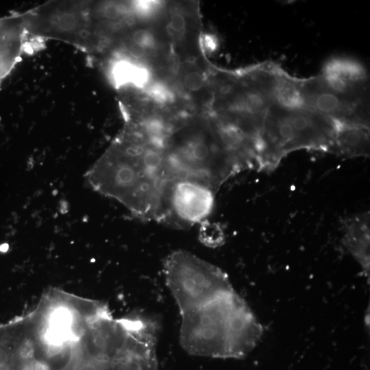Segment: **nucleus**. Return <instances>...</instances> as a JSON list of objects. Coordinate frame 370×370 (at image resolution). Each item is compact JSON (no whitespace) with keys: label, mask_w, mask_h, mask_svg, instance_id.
<instances>
[{"label":"nucleus","mask_w":370,"mask_h":370,"mask_svg":"<svg viewBox=\"0 0 370 370\" xmlns=\"http://www.w3.org/2000/svg\"><path fill=\"white\" fill-rule=\"evenodd\" d=\"M91 188L115 199L136 217L160 223L169 180L162 148L129 125L86 175Z\"/></svg>","instance_id":"f257e3e1"},{"label":"nucleus","mask_w":370,"mask_h":370,"mask_svg":"<svg viewBox=\"0 0 370 370\" xmlns=\"http://www.w3.org/2000/svg\"><path fill=\"white\" fill-rule=\"evenodd\" d=\"M181 315L180 343L191 355L241 359L258 345L263 332L234 289Z\"/></svg>","instance_id":"f03ea898"},{"label":"nucleus","mask_w":370,"mask_h":370,"mask_svg":"<svg viewBox=\"0 0 370 370\" xmlns=\"http://www.w3.org/2000/svg\"><path fill=\"white\" fill-rule=\"evenodd\" d=\"M162 151L170 182L195 181L215 193L227 180L243 171L221 142L212 121L201 126L172 125Z\"/></svg>","instance_id":"7ed1b4c3"},{"label":"nucleus","mask_w":370,"mask_h":370,"mask_svg":"<svg viewBox=\"0 0 370 370\" xmlns=\"http://www.w3.org/2000/svg\"><path fill=\"white\" fill-rule=\"evenodd\" d=\"M336 123L301 106L276 103L267 110L259 137V170L274 169L299 149L330 151Z\"/></svg>","instance_id":"20e7f679"},{"label":"nucleus","mask_w":370,"mask_h":370,"mask_svg":"<svg viewBox=\"0 0 370 370\" xmlns=\"http://www.w3.org/2000/svg\"><path fill=\"white\" fill-rule=\"evenodd\" d=\"M163 270L180 314L234 289L227 275L220 268L186 250L169 254Z\"/></svg>","instance_id":"39448f33"},{"label":"nucleus","mask_w":370,"mask_h":370,"mask_svg":"<svg viewBox=\"0 0 370 370\" xmlns=\"http://www.w3.org/2000/svg\"><path fill=\"white\" fill-rule=\"evenodd\" d=\"M295 88L300 106L336 123L369 127V102L334 90L320 75L307 79L296 78Z\"/></svg>","instance_id":"423d86ee"},{"label":"nucleus","mask_w":370,"mask_h":370,"mask_svg":"<svg viewBox=\"0 0 370 370\" xmlns=\"http://www.w3.org/2000/svg\"><path fill=\"white\" fill-rule=\"evenodd\" d=\"M215 193L199 182H169L164 193L161 222L177 228H188L207 220L214 205Z\"/></svg>","instance_id":"0eeeda50"},{"label":"nucleus","mask_w":370,"mask_h":370,"mask_svg":"<svg viewBox=\"0 0 370 370\" xmlns=\"http://www.w3.org/2000/svg\"><path fill=\"white\" fill-rule=\"evenodd\" d=\"M41 47L28 34L25 12L0 16V84L25 54Z\"/></svg>","instance_id":"6e6552de"},{"label":"nucleus","mask_w":370,"mask_h":370,"mask_svg":"<svg viewBox=\"0 0 370 370\" xmlns=\"http://www.w3.org/2000/svg\"><path fill=\"white\" fill-rule=\"evenodd\" d=\"M369 236V213L358 214L345 222L343 244L360 264L368 278L370 268Z\"/></svg>","instance_id":"1a4fd4ad"},{"label":"nucleus","mask_w":370,"mask_h":370,"mask_svg":"<svg viewBox=\"0 0 370 370\" xmlns=\"http://www.w3.org/2000/svg\"><path fill=\"white\" fill-rule=\"evenodd\" d=\"M330 149L344 157L367 156L369 153V127L336 123Z\"/></svg>","instance_id":"9d476101"},{"label":"nucleus","mask_w":370,"mask_h":370,"mask_svg":"<svg viewBox=\"0 0 370 370\" xmlns=\"http://www.w3.org/2000/svg\"><path fill=\"white\" fill-rule=\"evenodd\" d=\"M199 231L200 241L208 247H216L223 243L225 236L219 225L208 220L202 222Z\"/></svg>","instance_id":"9b49d317"},{"label":"nucleus","mask_w":370,"mask_h":370,"mask_svg":"<svg viewBox=\"0 0 370 370\" xmlns=\"http://www.w3.org/2000/svg\"><path fill=\"white\" fill-rule=\"evenodd\" d=\"M145 88L148 97L158 103H164L173 100V92L163 83L153 82L149 84Z\"/></svg>","instance_id":"f8f14e48"},{"label":"nucleus","mask_w":370,"mask_h":370,"mask_svg":"<svg viewBox=\"0 0 370 370\" xmlns=\"http://www.w3.org/2000/svg\"><path fill=\"white\" fill-rule=\"evenodd\" d=\"M133 12L136 16L145 18L153 14L158 8V2L152 1H131Z\"/></svg>","instance_id":"ddd939ff"},{"label":"nucleus","mask_w":370,"mask_h":370,"mask_svg":"<svg viewBox=\"0 0 370 370\" xmlns=\"http://www.w3.org/2000/svg\"><path fill=\"white\" fill-rule=\"evenodd\" d=\"M205 79L204 75L197 71L187 73L183 80L186 90L192 92L198 91L204 86Z\"/></svg>","instance_id":"4468645a"},{"label":"nucleus","mask_w":370,"mask_h":370,"mask_svg":"<svg viewBox=\"0 0 370 370\" xmlns=\"http://www.w3.org/2000/svg\"><path fill=\"white\" fill-rule=\"evenodd\" d=\"M186 18L182 14L174 12L171 15L168 24L171 34L174 36L182 34L186 29Z\"/></svg>","instance_id":"2eb2a0df"},{"label":"nucleus","mask_w":370,"mask_h":370,"mask_svg":"<svg viewBox=\"0 0 370 370\" xmlns=\"http://www.w3.org/2000/svg\"><path fill=\"white\" fill-rule=\"evenodd\" d=\"M18 355L20 358L24 360H28L34 355V347L31 343L25 341L22 343L18 349Z\"/></svg>","instance_id":"dca6fc26"},{"label":"nucleus","mask_w":370,"mask_h":370,"mask_svg":"<svg viewBox=\"0 0 370 370\" xmlns=\"http://www.w3.org/2000/svg\"><path fill=\"white\" fill-rule=\"evenodd\" d=\"M204 47L208 51H212L217 47L216 40L212 36L206 35L204 39Z\"/></svg>","instance_id":"f3484780"},{"label":"nucleus","mask_w":370,"mask_h":370,"mask_svg":"<svg viewBox=\"0 0 370 370\" xmlns=\"http://www.w3.org/2000/svg\"><path fill=\"white\" fill-rule=\"evenodd\" d=\"M34 370H49V366L40 361H36L33 363Z\"/></svg>","instance_id":"a211bd4d"},{"label":"nucleus","mask_w":370,"mask_h":370,"mask_svg":"<svg viewBox=\"0 0 370 370\" xmlns=\"http://www.w3.org/2000/svg\"><path fill=\"white\" fill-rule=\"evenodd\" d=\"M79 370H99L97 366L92 362H86L82 365Z\"/></svg>","instance_id":"6ab92c4d"},{"label":"nucleus","mask_w":370,"mask_h":370,"mask_svg":"<svg viewBox=\"0 0 370 370\" xmlns=\"http://www.w3.org/2000/svg\"><path fill=\"white\" fill-rule=\"evenodd\" d=\"M20 370H34L33 363L25 364Z\"/></svg>","instance_id":"aec40b11"}]
</instances>
